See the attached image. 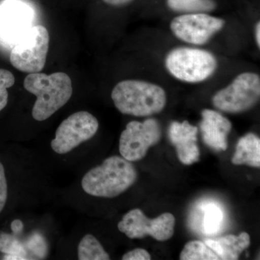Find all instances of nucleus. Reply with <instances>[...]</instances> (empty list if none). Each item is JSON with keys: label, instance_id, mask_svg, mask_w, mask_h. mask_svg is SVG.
<instances>
[{"label": "nucleus", "instance_id": "obj_1", "mask_svg": "<svg viewBox=\"0 0 260 260\" xmlns=\"http://www.w3.org/2000/svg\"><path fill=\"white\" fill-rule=\"evenodd\" d=\"M24 88L37 96L32 116L37 121L49 119L64 107L73 95L69 75L64 73H30L24 80Z\"/></svg>", "mask_w": 260, "mask_h": 260}, {"label": "nucleus", "instance_id": "obj_2", "mask_svg": "<svg viewBox=\"0 0 260 260\" xmlns=\"http://www.w3.org/2000/svg\"><path fill=\"white\" fill-rule=\"evenodd\" d=\"M134 166L123 157H109L102 165L89 171L82 179V187L87 194L100 198L119 196L137 180Z\"/></svg>", "mask_w": 260, "mask_h": 260}, {"label": "nucleus", "instance_id": "obj_3", "mask_svg": "<svg viewBox=\"0 0 260 260\" xmlns=\"http://www.w3.org/2000/svg\"><path fill=\"white\" fill-rule=\"evenodd\" d=\"M112 99L121 114L149 116L158 114L167 105V93L161 87L150 82L126 80L116 84Z\"/></svg>", "mask_w": 260, "mask_h": 260}, {"label": "nucleus", "instance_id": "obj_4", "mask_svg": "<svg viewBox=\"0 0 260 260\" xmlns=\"http://www.w3.org/2000/svg\"><path fill=\"white\" fill-rule=\"evenodd\" d=\"M165 66L177 79L197 83L208 80L215 73L218 61L211 52L204 49L177 47L166 56Z\"/></svg>", "mask_w": 260, "mask_h": 260}, {"label": "nucleus", "instance_id": "obj_5", "mask_svg": "<svg viewBox=\"0 0 260 260\" xmlns=\"http://www.w3.org/2000/svg\"><path fill=\"white\" fill-rule=\"evenodd\" d=\"M260 78L246 72L238 75L230 85L214 95V107L222 112L237 114L249 110L259 102Z\"/></svg>", "mask_w": 260, "mask_h": 260}, {"label": "nucleus", "instance_id": "obj_6", "mask_svg": "<svg viewBox=\"0 0 260 260\" xmlns=\"http://www.w3.org/2000/svg\"><path fill=\"white\" fill-rule=\"evenodd\" d=\"M49 34L43 25L31 27L12 49V65L23 73H40L47 61Z\"/></svg>", "mask_w": 260, "mask_h": 260}, {"label": "nucleus", "instance_id": "obj_7", "mask_svg": "<svg viewBox=\"0 0 260 260\" xmlns=\"http://www.w3.org/2000/svg\"><path fill=\"white\" fill-rule=\"evenodd\" d=\"M161 138V127L156 119L150 118L143 122L132 121L126 124L119 139V152L129 161L144 158L149 148Z\"/></svg>", "mask_w": 260, "mask_h": 260}, {"label": "nucleus", "instance_id": "obj_8", "mask_svg": "<svg viewBox=\"0 0 260 260\" xmlns=\"http://www.w3.org/2000/svg\"><path fill=\"white\" fill-rule=\"evenodd\" d=\"M175 217L170 213H162L158 218L149 219L141 210H130L118 223V229L129 239H143L150 236L155 240H169L174 234Z\"/></svg>", "mask_w": 260, "mask_h": 260}, {"label": "nucleus", "instance_id": "obj_9", "mask_svg": "<svg viewBox=\"0 0 260 260\" xmlns=\"http://www.w3.org/2000/svg\"><path fill=\"white\" fill-rule=\"evenodd\" d=\"M96 118L88 112L70 115L58 126L51 147L55 153L66 154L78 145L91 139L99 129Z\"/></svg>", "mask_w": 260, "mask_h": 260}, {"label": "nucleus", "instance_id": "obj_10", "mask_svg": "<svg viewBox=\"0 0 260 260\" xmlns=\"http://www.w3.org/2000/svg\"><path fill=\"white\" fill-rule=\"evenodd\" d=\"M225 25L223 19L205 13H189L173 19L171 30L183 42L194 45H203L209 42Z\"/></svg>", "mask_w": 260, "mask_h": 260}, {"label": "nucleus", "instance_id": "obj_11", "mask_svg": "<svg viewBox=\"0 0 260 260\" xmlns=\"http://www.w3.org/2000/svg\"><path fill=\"white\" fill-rule=\"evenodd\" d=\"M32 13L26 5L9 0L0 6V37L8 44H16L31 28Z\"/></svg>", "mask_w": 260, "mask_h": 260}, {"label": "nucleus", "instance_id": "obj_12", "mask_svg": "<svg viewBox=\"0 0 260 260\" xmlns=\"http://www.w3.org/2000/svg\"><path fill=\"white\" fill-rule=\"evenodd\" d=\"M198 134V128L191 125L188 121H173L169 126V140L175 146L178 158L184 165H191L199 160Z\"/></svg>", "mask_w": 260, "mask_h": 260}, {"label": "nucleus", "instance_id": "obj_13", "mask_svg": "<svg viewBox=\"0 0 260 260\" xmlns=\"http://www.w3.org/2000/svg\"><path fill=\"white\" fill-rule=\"evenodd\" d=\"M201 114L200 130L205 144L218 151L226 150L232 122L220 113L210 109H204Z\"/></svg>", "mask_w": 260, "mask_h": 260}, {"label": "nucleus", "instance_id": "obj_14", "mask_svg": "<svg viewBox=\"0 0 260 260\" xmlns=\"http://www.w3.org/2000/svg\"><path fill=\"white\" fill-rule=\"evenodd\" d=\"M192 223L200 221L195 225L200 228L202 234L205 236H214L222 230L225 221V213L223 206L212 200H205L197 207L191 217Z\"/></svg>", "mask_w": 260, "mask_h": 260}, {"label": "nucleus", "instance_id": "obj_15", "mask_svg": "<svg viewBox=\"0 0 260 260\" xmlns=\"http://www.w3.org/2000/svg\"><path fill=\"white\" fill-rule=\"evenodd\" d=\"M204 242L218 256L219 259L237 260L250 246L251 240L247 233L242 232L239 236L231 234L215 239H206Z\"/></svg>", "mask_w": 260, "mask_h": 260}, {"label": "nucleus", "instance_id": "obj_16", "mask_svg": "<svg viewBox=\"0 0 260 260\" xmlns=\"http://www.w3.org/2000/svg\"><path fill=\"white\" fill-rule=\"evenodd\" d=\"M234 165H247L260 167V140L259 137L249 133L238 141L232 158Z\"/></svg>", "mask_w": 260, "mask_h": 260}, {"label": "nucleus", "instance_id": "obj_17", "mask_svg": "<svg viewBox=\"0 0 260 260\" xmlns=\"http://www.w3.org/2000/svg\"><path fill=\"white\" fill-rule=\"evenodd\" d=\"M78 256L80 260L110 259V256L102 244L91 234H87L80 241Z\"/></svg>", "mask_w": 260, "mask_h": 260}, {"label": "nucleus", "instance_id": "obj_18", "mask_svg": "<svg viewBox=\"0 0 260 260\" xmlns=\"http://www.w3.org/2000/svg\"><path fill=\"white\" fill-rule=\"evenodd\" d=\"M0 252L5 254L4 259H27V249L16 235L0 232Z\"/></svg>", "mask_w": 260, "mask_h": 260}, {"label": "nucleus", "instance_id": "obj_19", "mask_svg": "<svg viewBox=\"0 0 260 260\" xmlns=\"http://www.w3.org/2000/svg\"><path fill=\"white\" fill-rule=\"evenodd\" d=\"M167 5L174 11L186 14L207 13L216 7L213 0H167Z\"/></svg>", "mask_w": 260, "mask_h": 260}, {"label": "nucleus", "instance_id": "obj_20", "mask_svg": "<svg viewBox=\"0 0 260 260\" xmlns=\"http://www.w3.org/2000/svg\"><path fill=\"white\" fill-rule=\"evenodd\" d=\"M181 260H218V256L205 242L191 241L181 251Z\"/></svg>", "mask_w": 260, "mask_h": 260}, {"label": "nucleus", "instance_id": "obj_21", "mask_svg": "<svg viewBox=\"0 0 260 260\" xmlns=\"http://www.w3.org/2000/svg\"><path fill=\"white\" fill-rule=\"evenodd\" d=\"M15 84V77L11 72L0 69V112L6 107L8 103V88Z\"/></svg>", "mask_w": 260, "mask_h": 260}, {"label": "nucleus", "instance_id": "obj_22", "mask_svg": "<svg viewBox=\"0 0 260 260\" xmlns=\"http://www.w3.org/2000/svg\"><path fill=\"white\" fill-rule=\"evenodd\" d=\"M26 249L31 251L32 254L39 257H44L47 254V244L45 239L39 234H34L29 238L26 246Z\"/></svg>", "mask_w": 260, "mask_h": 260}, {"label": "nucleus", "instance_id": "obj_23", "mask_svg": "<svg viewBox=\"0 0 260 260\" xmlns=\"http://www.w3.org/2000/svg\"><path fill=\"white\" fill-rule=\"evenodd\" d=\"M8 200V183L5 176V168L0 162V213L4 209Z\"/></svg>", "mask_w": 260, "mask_h": 260}, {"label": "nucleus", "instance_id": "obj_24", "mask_svg": "<svg viewBox=\"0 0 260 260\" xmlns=\"http://www.w3.org/2000/svg\"><path fill=\"white\" fill-rule=\"evenodd\" d=\"M123 260H150L151 256L148 251L143 249H135L128 251L122 256Z\"/></svg>", "mask_w": 260, "mask_h": 260}, {"label": "nucleus", "instance_id": "obj_25", "mask_svg": "<svg viewBox=\"0 0 260 260\" xmlns=\"http://www.w3.org/2000/svg\"><path fill=\"white\" fill-rule=\"evenodd\" d=\"M24 225L23 222L18 219L13 220L11 223L12 232L15 235H18L20 233L23 232Z\"/></svg>", "mask_w": 260, "mask_h": 260}, {"label": "nucleus", "instance_id": "obj_26", "mask_svg": "<svg viewBox=\"0 0 260 260\" xmlns=\"http://www.w3.org/2000/svg\"><path fill=\"white\" fill-rule=\"evenodd\" d=\"M104 3L112 6H121L131 3L133 0H103Z\"/></svg>", "mask_w": 260, "mask_h": 260}, {"label": "nucleus", "instance_id": "obj_27", "mask_svg": "<svg viewBox=\"0 0 260 260\" xmlns=\"http://www.w3.org/2000/svg\"><path fill=\"white\" fill-rule=\"evenodd\" d=\"M256 42L258 47H260V23L259 21L256 24L255 27Z\"/></svg>", "mask_w": 260, "mask_h": 260}]
</instances>
